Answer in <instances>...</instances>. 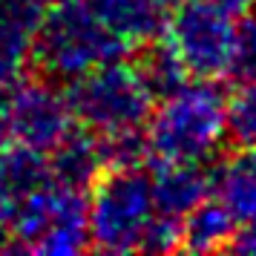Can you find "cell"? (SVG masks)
<instances>
[{
  "label": "cell",
  "mask_w": 256,
  "mask_h": 256,
  "mask_svg": "<svg viewBox=\"0 0 256 256\" xmlns=\"http://www.w3.org/2000/svg\"><path fill=\"white\" fill-rule=\"evenodd\" d=\"M9 242L3 250L44 256H75L90 248L86 193L49 182L6 213Z\"/></svg>",
  "instance_id": "cell-5"
},
{
  "label": "cell",
  "mask_w": 256,
  "mask_h": 256,
  "mask_svg": "<svg viewBox=\"0 0 256 256\" xmlns=\"http://www.w3.org/2000/svg\"><path fill=\"white\" fill-rule=\"evenodd\" d=\"M141 138L158 164H208L228 138V98L216 81L184 78L162 90Z\"/></svg>",
  "instance_id": "cell-2"
},
{
  "label": "cell",
  "mask_w": 256,
  "mask_h": 256,
  "mask_svg": "<svg viewBox=\"0 0 256 256\" xmlns=\"http://www.w3.org/2000/svg\"><path fill=\"white\" fill-rule=\"evenodd\" d=\"M236 224L239 222L230 216V210L210 193L204 202H198L196 208L182 216V242H178V248H184L190 254L224 250V248H230L233 236H236Z\"/></svg>",
  "instance_id": "cell-13"
},
{
  "label": "cell",
  "mask_w": 256,
  "mask_h": 256,
  "mask_svg": "<svg viewBox=\"0 0 256 256\" xmlns=\"http://www.w3.org/2000/svg\"><path fill=\"white\" fill-rule=\"evenodd\" d=\"M78 121L72 116L66 92L49 78L20 81L12 86V141L32 150L52 152Z\"/></svg>",
  "instance_id": "cell-7"
},
{
  "label": "cell",
  "mask_w": 256,
  "mask_h": 256,
  "mask_svg": "<svg viewBox=\"0 0 256 256\" xmlns=\"http://www.w3.org/2000/svg\"><path fill=\"white\" fill-rule=\"evenodd\" d=\"M46 158L55 182L70 187H81V190H86L106 170L101 138L90 130H84L81 124H75L66 132V138L52 152H46Z\"/></svg>",
  "instance_id": "cell-9"
},
{
  "label": "cell",
  "mask_w": 256,
  "mask_h": 256,
  "mask_svg": "<svg viewBox=\"0 0 256 256\" xmlns=\"http://www.w3.org/2000/svg\"><path fill=\"white\" fill-rule=\"evenodd\" d=\"M35 35L20 26L0 20V86H14L32 66Z\"/></svg>",
  "instance_id": "cell-14"
},
{
  "label": "cell",
  "mask_w": 256,
  "mask_h": 256,
  "mask_svg": "<svg viewBox=\"0 0 256 256\" xmlns=\"http://www.w3.org/2000/svg\"><path fill=\"white\" fill-rule=\"evenodd\" d=\"M170 3H178V0H170Z\"/></svg>",
  "instance_id": "cell-22"
},
{
  "label": "cell",
  "mask_w": 256,
  "mask_h": 256,
  "mask_svg": "<svg viewBox=\"0 0 256 256\" xmlns=\"http://www.w3.org/2000/svg\"><path fill=\"white\" fill-rule=\"evenodd\" d=\"M233 29L236 14L219 9L210 0H178L173 14H167L162 29V44L187 78L222 81L230 78Z\"/></svg>",
  "instance_id": "cell-6"
},
{
  "label": "cell",
  "mask_w": 256,
  "mask_h": 256,
  "mask_svg": "<svg viewBox=\"0 0 256 256\" xmlns=\"http://www.w3.org/2000/svg\"><path fill=\"white\" fill-rule=\"evenodd\" d=\"M210 193L239 224L256 219V147H239L210 176Z\"/></svg>",
  "instance_id": "cell-11"
},
{
  "label": "cell",
  "mask_w": 256,
  "mask_h": 256,
  "mask_svg": "<svg viewBox=\"0 0 256 256\" xmlns=\"http://www.w3.org/2000/svg\"><path fill=\"white\" fill-rule=\"evenodd\" d=\"M6 242H9V228H6V216L0 213V250L6 248Z\"/></svg>",
  "instance_id": "cell-21"
},
{
  "label": "cell",
  "mask_w": 256,
  "mask_h": 256,
  "mask_svg": "<svg viewBox=\"0 0 256 256\" xmlns=\"http://www.w3.org/2000/svg\"><path fill=\"white\" fill-rule=\"evenodd\" d=\"M228 136L239 147H256V75L242 78L228 98Z\"/></svg>",
  "instance_id": "cell-15"
},
{
  "label": "cell",
  "mask_w": 256,
  "mask_h": 256,
  "mask_svg": "<svg viewBox=\"0 0 256 256\" xmlns=\"http://www.w3.org/2000/svg\"><path fill=\"white\" fill-rule=\"evenodd\" d=\"M52 182L46 152L32 150L20 141H9L0 147V213L6 216L9 210L32 196L35 190Z\"/></svg>",
  "instance_id": "cell-10"
},
{
  "label": "cell",
  "mask_w": 256,
  "mask_h": 256,
  "mask_svg": "<svg viewBox=\"0 0 256 256\" xmlns=\"http://www.w3.org/2000/svg\"><path fill=\"white\" fill-rule=\"evenodd\" d=\"M64 92L84 130L98 138H130L141 136L158 90L141 64L118 58L70 81Z\"/></svg>",
  "instance_id": "cell-3"
},
{
  "label": "cell",
  "mask_w": 256,
  "mask_h": 256,
  "mask_svg": "<svg viewBox=\"0 0 256 256\" xmlns=\"http://www.w3.org/2000/svg\"><path fill=\"white\" fill-rule=\"evenodd\" d=\"M210 3H216L219 9H224L230 14H244L250 9H256V0H210Z\"/></svg>",
  "instance_id": "cell-20"
},
{
  "label": "cell",
  "mask_w": 256,
  "mask_h": 256,
  "mask_svg": "<svg viewBox=\"0 0 256 256\" xmlns=\"http://www.w3.org/2000/svg\"><path fill=\"white\" fill-rule=\"evenodd\" d=\"M152 196L164 216L182 222L187 210L210 196V176L204 164H158L152 176Z\"/></svg>",
  "instance_id": "cell-12"
},
{
  "label": "cell",
  "mask_w": 256,
  "mask_h": 256,
  "mask_svg": "<svg viewBox=\"0 0 256 256\" xmlns=\"http://www.w3.org/2000/svg\"><path fill=\"white\" fill-rule=\"evenodd\" d=\"M12 141V86H0V147Z\"/></svg>",
  "instance_id": "cell-19"
},
{
  "label": "cell",
  "mask_w": 256,
  "mask_h": 256,
  "mask_svg": "<svg viewBox=\"0 0 256 256\" xmlns=\"http://www.w3.org/2000/svg\"><path fill=\"white\" fill-rule=\"evenodd\" d=\"M127 52L86 0H55L35 32L32 64L49 81L70 84Z\"/></svg>",
  "instance_id": "cell-4"
},
{
  "label": "cell",
  "mask_w": 256,
  "mask_h": 256,
  "mask_svg": "<svg viewBox=\"0 0 256 256\" xmlns=\"http://www.w3.org/2000/svg\"><path fill=\"white\" fill-rule=\"evenodd\" d=\"M86 3L127 49L158 40L173 6L170 0H86Z\"/></svg>",
  "instance_id": "cell-8"
},
{
  "label": "cell",
  "mask_w": 256,
  "mask_h": 256,
  "mask_svg": "<svg viewBox=\"0 0 256 256\" xmlns=\"http://www.w3.org/2000/svg\"><path fill=\"white\" fill-rule=\"evenodd\" d=\"M49 3H55V0H49Z\"/></svg>",
  "instance_id": "cell-23"
},
{
  "label": "cell",
  "mask_w": 256,
  "mask_h": 256,
  "mask_svg": "<svg viewBox=\"0 0 256 256\" xmlns=\"http://www.w3.org/2000/svg\"><path fill=\"white\" fill-rule=\"evenodd\" d=\"M46 9L49 0H0V20H9L35 35Z\"/></svg>",
  "instance_id": "cell-17"
},
{
  "label": "cell",
  "mask_w": 256,
  "mask_h": 256,
  "mask_svg": "<svg viewBox=\"0 0 256 256\" xmlns=\"http://www.w3.org/2000/svg\"><path fill=\"white\" fill-rule=\"evenodd\" d=\"M250 75H256V9L236 14V29H233L230 78L242 81Z\"/></svg>",
  "instance_id": "cell-16"
},
{
  "label": "cell",
  "mask_w": 256,
  "mask_h": 256,
  "mask_svg": "<svg viewBox=\"0 0 256 256\" xmlns=\"http://www.w3.org/2000/svg\"><path fill=\"white\" fill-rule=\"evenodd\" d=\"M86 196L90 244L104 254H170L182 242V222L164 216L152 178L138 164L106 167Z\"/></svg>",
  "instance_id": "cell-1"
},
{
  "label": "cell",
  "mask_w": 256,
  "mask_h": 256,
  "mask_svg": "<svg viewBox=\"0 0 256 256\" xmlns=\"http://www.w3.org/2000/svg\"><path fill=\"white\" fill-rule=\"evenodd\" d=\"M230 248L236 250V254L256 256V219L242 222V228H236V236H233Z\"/></svg>",
  "instance_id": "cell-18"
}]
</instances>
